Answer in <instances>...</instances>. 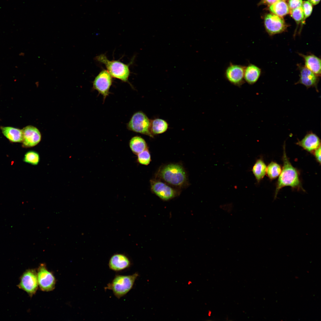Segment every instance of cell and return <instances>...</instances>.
<instances>
[{
	"label": "cell",
	"mask_w": 321,
	"mask_h": 321,
	"mask_svg": "<svg viewBox=\"0 0 321 321\" xmlns=\"http://www.w3.org/2000/svg\"><path fill=\"white\" fill-rule=\"evenodd\" d=\"M23 161L26 163L36 165H37L40 160L39 154L34 151H29L25 154Z\"/></svg>",
	"instance_id": "24"
},
{
	"label": "cell",
	"mask_w": 321,
	"mask_h": 321,
	"mask_svg": "<svg viewBox=\"0 0 321 321\" xmlns=\"http://www.w3.org/2000/svg\"><path fill=\"white\" fill-rule=\"evenodd\" d=\"M261 73L260 68L255 64L249 63L245 66L244 73L245 81L250 85L254 84L259 80Z\"/></svg>",
	"instance_id": "17"
},
{
	"label": "cell",
	"mask_w": 321,
	"mask_h": 321,
	"mask_svg": "<svg viewBox=\"0 0 321 321\" xmlns=\"http://www.w3.org/2000/svg\"><path fill=\"white\" fill-rule=\"evenodd\" d=\"M38 286L40 289L45 292L53 290L56 281L53 273L47 269L45 264H41L37 272Z\"/></svg>",
	"instance_id": "10"
},
{
	"label": "cell",
	"mask_w": 321,
	"mask_h": 321,
	"mask_svg": "<svg viewBox=\"0 0 321 321\" xmlns=\"http://www.w3.org/2000/svg\"><path fill=\"white\" fill-rule=\"evenodd\" d=\"M137 155V161L140 164L147 165L151 161V155L147 149Z\"/></svg>",
	"instance_id": "25"
},
{
	"label": "cell",
	"mask_w": 321,
	"mask_h": 321,
	"mask_svg": "<svg viewBox=\"0 0 321 321\" xmlns=\"http://www.w3.org/2000/svg\"><path fill=\"white\" fill-rule=\"evenodd\" d=\"M138 276L137 273L129 275H117L106 288L111 290L114 295L120 298L132 289Z\"/></svg>",
	"instance_id": "4"
},
{
	"label": "cell",
	"mask_w": 321,
	"mask_h": 321,
	"mask_svg": "<svg viewBox=\"0 0 321 321\" xmlns=\"http://www.w3.org/2000/svg\"><path fill=\"white\" fill-rule=\"evenodd\" d=\"M264 25L267 32L270 36L285 32L288 27L281 17L271 13L265 16Z\"/></svg>",
	"instance_id": "8"
},
{
	"label": "cell",
	"mask_w": 321,
	"mask_h": 321,
	"mask_svg": "<svg viewBox=\"0 0 321 321\" xmlns=\"http://www.w3.org/2000/svg\"><path fill=\"white\" fill-rule=\"evenodd\" d=\"M269 10L273 14L282 17L289 13L288 4L284 0L277 1L270 5Z\"/></svg>",
	"instance_id": "19"
},
{
	"label": "cell",
	"mask_w": 321,
	"mask_h": 321,
	"mask_svg": "<svg viewBox=\"0 0 321 321\" xmlns=\"http://www.w3.org/2000/svg\"><path fill=\"white\" fill-rule=\"evenodd\" d=\"M112 77L107 70L103 69L93 82V89L103 95L104 100L109 94V89L113 82Z\"/></svg>",
	"instance_id": "9"
},
{
	"label": "cell",
	"mask_w": 321,
	"mask_h": 321,
	"mask_svg": "<svg viewBox=\"0 0 321 321\" xmlns=\"http://www.w3.org/2000/svg\"><path fill=\"white\" fill-rule=\"evenodd\" d=\"M95 59L105 65L112 77L124 82H128L130 73L129 64H124L119 60H110L103 54L97 56L95 57Z\"/></svg>",
	"instance_id": "3"
},
{
	"label": "cell",
	"mask_w": 321,
	"mask_h": 321,
	"mask_svg": "<svg viewBox=\"0 0 321 321\" xmlns=\"http://www.w3.org/2000/svg\"><path fill=\"white\" fill-rule=\"evenodd\" d=\"M3 135L12 142H22L23 139L22 130L11 127L1 126Z\"/></svg>",
	"instance_id": "18"
},
{
	"label": "cell",
	"mask_w": 321,
	"mask_h": 321,
	"mask_svg": "<svg viewBox=\"0 0 321 321\" xmlns=\"http://www.w3.org/2000/svg\"><path fill=\"white\" fill-rule=\"evenodd\" d=\"M297 66L300 73V78L295 84H302L307 88L314 87L318 92L317 86L320 80V77L308 69L304 65L299 64H297Z\"/></svg>",
	"instance_id": "12"
},
{
	"label": "cell",
	"mask_w": 321,
	"mask_h": 321,
	"mask_svg": "<svg viewBox=\"0 0 321 321\" xmlns=\"http://www.w3.org/2000/svg\"><path fill=\"white\" fill-rule=\"evenodd\" d=\"M18 287L27 292L30 297L35 294L38 288L37 272L34 269L26 270L20 278Z\"/></svg>",
	"instance_id": "6"
},
{
	"label": "cell",
	"mask_w": 321,
	"mask_h": 321,
	"mask_svg": "<svg viewBox=\"0 0 321 321\" xmlns=\"http://www.w3.org/2000/svg\"><path fill=\"white\" fill-rule=\"evenodd\" d=\"M151 120L143 112L135 113L127 124L130 130L153 137L150 131Z\"/></svg>",
	"instance_id": "5"
},
{
	"label": "cell",
	"mask_w": 321,
	"mask_h": 321,
	"mask_svg": "<svg viewBox=\"0 0 321 321\" xmlns=\"http://www.w3.org/2000/svg\"><path fill=\"white\" fill-rule=\"evenodd\" d=\"M282 159L283 166L276 183L274 199H276L280 190L284 187L290 186L293 188L304 191L300 179L299 172L292 165L287 156L285 143L283 146Z\"/></svg>",
	"instance_id": "1"
},
{
	"label": "cell",
	"mask_w": 321,
	"mask_h": 321,
	"mask_svg": "<svg viewBox=\"0 0 321 321\" xmlns=\"http://www.w3.org/2000/svg\"><path fill=\"white\" fill-rule=\"evenodd\" d=\"M131 265L130 260L125 255L121 254H116L113 255L110 259L108 266L112 270L120 271L129 268Z\"/></svg>",
	"instance_id": "15"
},
{
	"label": "cell",
	"mask_w": 321,
	"mask_h": 321,
	"mask_svg": "<svg viewBox=\"0 0 321 321\" xmlns=\"http://www.w3.org/2000/svg\"><path fill=\"white\" fill-rule=\"evenodd\" d=\"M282 0H262L261 3L271 5L275 2Z\"/></svg>",
	"instance_id": "31"
},
{
	"label": "cell",
	"mask_w": 321,
	"mask_h": 321,
	"mask_svg": "<svg viewBox=\"0 0 321 321\" xmlns=\"http://www.w3.org/2000/svg\"><path fill=\"white\" fill-rule=\"evenodd\" d=\"M281 170L282 168L278 164L271 161L267 166L266 174L270 180H273L279 176Z\"/></svg>",
	"instance_id": "23"
},
{
	"label": "cell",
	"mask_w": 321,
	"mask_h": 321,
	"mask_svg": "<svg viewBox=\"0 0 321 321\" xmlns=\"http://www.w3.org/2000/svg\"><path fill=\"white\" fill-rule=\"evenodd\" d=\"M289 13L297 24H299L301 22V25L302 22L304 18L303 11L302 6L290 11Z\"/></svg>",
	"instance_id": "26"
},
{
	"label": "cell",
	"mask_w": 321,
	"mask_h": 321,
	"mask_svg": "<svg viewBox=\"0 0 321 321\" xmlns=\"http://www.w3.org/2000/svg\"><path fill=\"white\" fill-rule=\"evenodd\" d=\"M267 166L262 158L257 160L252 169V172L257 181L259 182L266 174Z\"/></svg>",
	"instance_id": "21"
},
{
	"label": "cell",
	"mask_w": 321,
	"mask_h": 321,
	"mask_svg": "<svg viewBox=\"0 0 321 321\" xmlns=\"http://www.w3.org/2000/svg\"><path fill=\"white\" fill-rule=\"evenodd\" d=\"M302 57L304 62L305 66L319 77L321 75V59L312 54H304L298 53Z\"/></svg>",
	"instance_id": "16"
},
{
	"label": "cell",
	"mask_w": 321,
	"mask_h": 321,
	"mask_svg": "<svg viewBox=\"0 0 321 321\" xmlns=\"http://www.w3.org/2000/svg\"><path fill=\"white\" fill-rule=\"evenodd\" d=\"M320 143L319 137L312 132H310L302 139L298 140L296 144L307 152L312 153L314 150L321 146Z\"/></svg>",
	"instance_id": "14"
},
{
	"label": "cell",
	"mask_w": 321,
	"mask_h": 321,
	"mask_svg": "<svg viewBox=\"0 0 321 321\" xmlns=\"http://www.w3.org/2000/svg\"><path fill=\"white\" fill-rule=\"evenodd\" d=\"M150 182L152 191L163 201L171 200L179 195L178 190L159 180L152 179Z\"/></svg>",
	"instance_id": "7"
},
{
	"label": "cell",
	"mask_w": 321,
	"mask_h": 321,
	"mask_svg": "<svg viewBox=\"0 0 321 321\" xmlns=\"http://www.w3.org/2000/svg\"><path fill=\"white\" fill-rule=\"evenodd\" d=\"M303 11L304 18L301 23L302 26L304 23L305 20L311 14L312 11V4L308 1L303 2L302 5Z\"/></svg>",
	"instance_id": "27"
},
{
	"label": "cell",
	"mask_w": 321,
	"mask_h": 321,
	"mask_svg": "<svg viewBox=\"0 0 321 321\" xmlns=\"http://www.w3.org/2000/svg\"><path fill=\"white\" fill-rule=\"evenodd\" d=\"M320 0H308V1H309L311 4L313 5H317L318 4Z\"/></svg>",
	"instance_id": "32"
},
{
	"label": "cell",
	"mask_w": 321,
	"mask_h": 321,
	"mask_svg": "<svg viewBox=\"0 0 321 321\" xmlns=\"http://www.w3.org/2000/svg\"><path fill=\"white\" fill-rule=\"evenodd\" d=\"M246 66L230 62L225 70L224 76L231 84L240 86L245 82L244 73Z\"/></svg>",
	"instance_id": "11"
},
{
	"label": "cell",
	"mask_w": 321,
	"mask_h": 321,
	"mask_svg": "<svg viewBox=\"0 0 321 321\" xmlns=\"http://www.w3.org/2000/svg\"><path fill=\"white\" fill-rule=\"evenodd\" d=\"M156 177L166 184L178 188H183L188 184L185 170L179 164L171 163L162 166L158 171Z\"/></svg>",
	"instance_id": "2"
},
{
	"label": "cell",
	"mask_w": 321,
	"mask_h": 321,
	"mask_svg": "<svg viewBox=\"0 0 321 321\" xmlns=\"http://www.w3.org/2000/svg\"><path fill=\"white\" fill-rule=\"evenodd\" d=\"M130 148L133 152L137 155L147 149V143L145 140L139 136L132 137L129 142Z\"/></svg>",
	"instance_id": "20"
},
{
	"label": "cell",
	"mask_w": 321,
	"mask_h": 321,
	"mask_svg": "<svg viewBox=\"0 0 321 321\" xmlns=\"http://www.w3.org/2000/svg\"><path fill=\"white\" fill-rule=\"evenodd\" d=\"M317 161L321 164V146L316 149L313 153Z\"/></svg>",
	"instance_id": "30"
},
{
	"label": "cell",
	"mask_w": 321,
	"mask_h": 321,
	"mask_svg": "<svg viewBox=\"0 0 321 321\" xmlns=\"http://www.w3.org/2000/svg\"><path fill=\"white\" fill-rule=\"evenodd\" d=\"M168 126L167 123L161 119H156L151 121L150 131L152 135L164 133L167 130Z\"/></svg>",
	"instance_id": "22"
},
{
	"label": "cell",
	"mask_w": 321,
	"mask_h": 321,
	"mask_svg": "<svg viewBox=\"0 0 321 321\" xmlns=\"http://www.w3.org/2000/svg\"><path fill=\"white\" fill-rule=\"evenodd\" d=\"M221 210L228 213H231L233 210V207L231 204L221 205L220 207Z\"/></svg>",
	"instance_id": "29"
},
{
	"label": "cell",
	"mask_w": 321,
	"mask_h": 321,
	"mask_svg": "<svg viewBox=\"0 0 321 321\" xmlns=\"http://www.w3.org/2000/svg\"><path fill=\"white\" fill-rule=\"evenodd\" d=\"M302 0H289L288 5L290 11L302 6Z\"/></svg>",
	"instance_id": "28"
},
{
	"label": "cell",
	"mask_w": 321,
	"mask_h": 321,
	"mask_svg": "<svg viewBox=\"0 0 321 321\" xmlns=\"http://www.w3.org/2000/svg\"><path fill=\"white\" fill-rule=\"evenodd\" d=\"M23 139L22 142L24 147H30L38 144L41 139V135L36 127L29 125L22 129Z\"/></svg>",
	"instance_id": "13"
}]
</instances>
